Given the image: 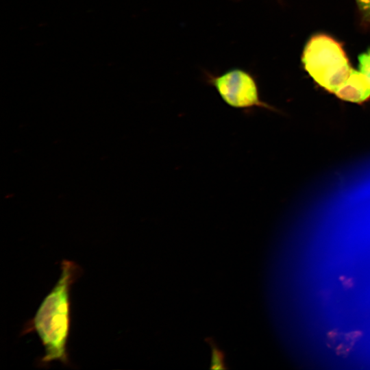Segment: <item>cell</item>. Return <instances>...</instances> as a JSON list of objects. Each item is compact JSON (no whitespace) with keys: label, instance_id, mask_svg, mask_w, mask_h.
I'll return each instance as SVG.
<instances>
[{"label":"cell","instance_id":"cell-8","mask_svg":"<svg viewBox=\"0 0 370 370\" xmlns=\"http://www.w3.org/2000/svg\"><path fill=\"white\" fill-rule=\"evenodd\" d=\"M363 25L370 27V0H355Z\"/></svg>","mask_w":370,"mask_h":370},{"label":"cell","instance_id":"cell-2","mask_svg":"<svg viewBox=\"0 0 370 370\" xmlns=\"http://www.w3.org/2000/svg\"><path fill=\"white\" fill-rule=\"evenodd\" d=\"M301 62L311 77L333 93L345 82L352 69L342 44L324 34L310 38L304 49Z\"/></svg>","mask_w":370,"mask_h":370},{"label":"cell","instance_id":"cell-6","mask_svg":"<svg viewBox=\"0 0 370 370\" xmlns=\"http://www.w3.org/2000/svg\"><path fill=\"white\" fill-rule=\"evenodd\" d=\"M205 341L210 345L212 350L210 368L211 369H227V367L224 360V353L217 347L215 341L212 338H206Z\"/></svg>","mask_w":370,"mask_h":370},{"label":"cell","instance_id":"cell-4","mask_svg":"<svg viewBox=\"0 0 370 370\" xmlns=\"http://www.w3.org/2000/svg\"><path fill=\"white\" fill-rule=\"evenodd\" d=\"M334 94L347 101L362 103L370 97V84L361 72L352 68L348 78Z\"/></svg>","mask_w":370,"mask_h":370},{"label":"cell","instance_id":"cell-1","mask_svg":"<svg viewBox=\"0 0 370 370\" xmlns=\"http://www.w3.org/2000/svg\"><path fill=\"white\" fill-rule=\"evenodd\" d=\"M82 274V269L76 262L63 260L59 279L22 330V334L36 332L39 336L45 350L40 359L43 365L53 361L70 364L67 343L71 323V291Z\"/></svg>","mask_w":370,"mask_h":370},{"label":"cell","instance_id":"cell-9","mask_svg":"<svg viewBox=\"0 0 370 370\" xmlns=\"http://www.w3.org/2000/svg\"><path fill=\"white\" fill-rule=\"evenodd\" d=\"M339 280L345 288H352L354 286V280L352 278L346 275H341L340 276Z\"/></svg>","mask_w":370,"mask_h":370},{"label":"cell","instance_id":"cell-7","mask_svg":"<svg viewBox=\"0 0 370 370\" xmlns=\"http://www.w3.org/2000/svg\"><path fill=\"white\" fill-rule=\"evenodd\" d=\"M358 71L366 77L370 84V48L360 53L358 58Z\"/></svg>","mask_w":370,"mask_h":370},{"label":"cell","instance_id":"cell-3","mask_svg":"<svg viewBox=\"0 0 370 370\" xmlns=\"http://www.w3.org/2000/svg\"><path fill=\"white\" fill-rule=\"evenodd\" d=\"M206 83L214 87L221 99L230 107L245 114L256 110L275 111L264 101L260 95L258 84L252 73L241 68H232L219 75L205 74Z\"/></svg>","mask_w":370,"mask_h":370},{"label":"cell","instance_id":"cell-5","mask_svg":"<svg viewBox=\"0 0 370 370\" xmlns=\"http://www.w3.org/2000/svg\"><path fill=\"white\" fill-rule=\"evenodd\" d=\"M362 334L360 330L344 332L333 329L326 334L325 343L337 356L345 358L354 349Z\"/></svg>","mask_w":370,"mask_h":370}]
</instances>
